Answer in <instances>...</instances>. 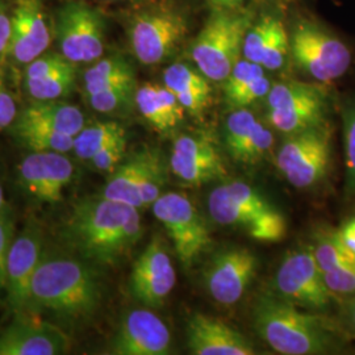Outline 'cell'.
I'll return each instance as SVG.
<instances>
[{"instance_id":"1","label":"cell","mask_w":355,"mask_h":355,"mask_svg":"<svg viewBox=\"0 0 355 355\" xmlns=\"http://www.w3.org/2000/svg\"><path fill=\"white\" fill-rule=\"evenodd\" d=\"M142 232L139 208L99 195L74 204L64 218L61 237L91 263L114 266L140 241Z\"/></svg>"},{"instance_id":"2","label":"cell","mask_w":355,"mask_h":355,"mask_svg":"<svg viewBox=\"0 0 355 355\" xmlns=\"http://www.w3.org/2000/svg\"><path fill=\"white\" fill-rule=\"evenodd\" d=\"M102 300V279L94 263L73 254L46 250L31 283L28 309L78 324L92 318Z\"/></svg>"},{"instance_id":"3","label":"cell","mask_w":355,"mask_h":355,"mask_svg":"<svg viewBox=\"0 0 355 355\" xmlns=\"http://www.w3.org/2000/svg\"><path fill=\"white\" fill-rule=\"evenodd\" d=\"M252 318L257 334L279 354H328L337 349V329L325 318L304 312L272 292L257 299Z\"/></svg>"},{"instance_id":"4","label":"cell","mask_w":355,"mask_h":355,"mask_svg":"<svg viewBox=\"0 0 355 355\" xmlns=\"http://www.w3.org/2000/svg\"><path fill=\"white\" fill-rule=\"evenodd\" d=\"M208 212L217 224L245 230L257 241H282L287 234L284 215L259 191L241 180H232L211 191Z\"/></svg>"},{"instance_id":"5","label":"cell","mask_w":355,"mask_h":355,"mask_svg":"<svg viewBox=\"0 0 355 355\" xmlns=\"http://www.w3.org/2000/svg\"><path fill=\"white\" fill-rule=\"evenodd\" d=\"M249 17L233 11H216L195 38L191 57L196 67L214 82H224L241 60Z\"/></svg>"},{"instance_id":"6","label":"cell","mask_w":355,"mask_h":355,"mask_svg":"<svg viewBox=\"0 0 355 355\" xmlns=\"http://www.w3.org/2000/svg\"><path fill=\"white\" fill-rule=\"evenodd\" d=\"M290 54L297 69L318 83L340 79L352 64V51L343 40L309 20L293 26Z\"/></svg>"},{"instance_id":"7","label":"cell","mask_w":355,"mask_h":355,"mask_svg":"<svg viewBox=\"0 0 355 355\" xmlns=\"http://www.w3.org/2000/svg\"><path fill=\"white\" fill-rule=\"evenodd\" d=\"M328 111L329 95L318 85L283 80L267 94V120L287 136L327 124Z\"/></svg>"},{"instance_id":"8","label":"cell","mask_w":355,"mask_h":355,"mask_svg":"<svg viewBox=\"0 0 355 355\" xmlns=\"http://www.w3.org/2000/svg\"><path fill=\"white\" fill-rule=\"evenodd\" d=\"M189 31L186 15L164 3L137 13L129 28L130 48L141 64H162L173 55Z\"/></svg>"},{"instance_id":"9","label":"cell","mask_w":355,"mask_h":355,"mask_svg":"<svg viewBox=\"0 0 355 355\" xmlns=\"http://www.w3.org/2000/svg\"><path fill=\"white\" fill-rule=\"evenodd\" d=\"M331 161V130L328 123L290 135L282 144L277 166L293 187L306 190L318 184Z\"/></svg>"},{"instance_id":"10","label":"cell","mask_w":355,"mask_h":355,"mask_svg":"<svg viewBox=\"0 0 355 355\" xmlns=\"http://www.w3.org/2000/svg\"><path fill=\"white\" fill-rule=\"evenodd\" d=\"M184 268H191L212 243L208 225L190 199L179 192L162 193L152 205Z\"/></svg>"},{"instance_id":"11","label":"cell","mask_w":355,"mask_h":355,"mask_svg":"<svg viewBox=\"0 0 355 355\" xmlns=\"http://www.w3.org/2000/svg\"><path fill=\"white\" fill-rule=\"evenodd\" d=\"M272 293L312 312L327 311L334 299L324 282L312 246L286 255L272 282Z\"/></svg>"},{"instance_id":"12","label":"cell","mask_w":355,"mask_h":355,"mask_svg":"<svg viewBox=\"0 0 355 355\" xmlns=\"http://www.w3.org/2000/svg\"><path fill=\"white\" fill-rule=\"evenodd\" d=\"M55 36L61 54L73 64H91L104 53V20L85 3H69L55 19Z\"/></svg>"},{"instance_id":"13","label":"cell","mask_w":355,"mask_h":355,"mask_svg":"<svg viewBox=\"0 0 355 355\" xmlns=\"http://www.w3.org/2000/svg\"><path fill=\"white\" fill-rule=\"evenodd\" d=\"M45 253L42 229L36 221H28L16 233L7 261L6 303L13 312L21 313L28 309L31 283Z\"/></svg>"},{"instance_id":"14","label":"cell","mask_w":355,"mask_h":355,"mask_svg":"<svg viewBox=\"0 0 355 355\" xmlns=\"http://www.w3.org/2000/svg\"><path fill=\"white\" fill-rule=\"evenodd\" d=\"M177 274L165 241L155 236L135 262L129 291L136 302L148 308H159L174 290Z\"/></svg>"},{"instance_id":"15","label":"cell","mask_w":355,"mask_h":355,"mask_svg":"<svg viewBox=\"0 0 355 355\" xmlns=\"http://www.w3.org/2000/svg\"><path fill=\"white\" fill-rule=\"evenodd\" d=\"M258 258L243 248L215 254L204 271V284L211 297L223 305L240 302L255 278Z\"/></svg>"},{"instance_id":"16","label":"cell","mask_w":355,"mask_h":355,"mask_svg":"<svg viewBox=\"0 0 355 355\" xmlns=\"http://www.w3.org/2000/svg\"><path fill=\"white\" fill-rule=\"evenodd\" d=\"M74 173V165L64 153H29L17 167L19 183L26 195L48 204L62 200Z\"/></svg>"},{"instance_id":"17","label":"cell","mask_w":355,"mask_h":355,"mask_svg":"<svg viewBox=\"0 0 355 355\" xmlns=\"http://www.w3.org/2000/svg\"><path fill=\"white\" fill-rule=\"evenodd\" d=\"M170 167L175 177L190 187L224 179L228 170L215 141L200 135H180L174 141Z\"/></svg>"},{"instance_id":"18","label":"cell","mask_w":355,"mask_h":355,"mask_svg":"<svg viewBox=\"0 0 355 355\" xmlns=\"http://www.w3.org/2000/svg\"><path fill=\"white\" fill-rule=\"evenodd\" d=\"M171 333L150 309H133L121 318L111 343L116 355H166L171 352Z\"/></svg>"},{"instance_id":"19","label":"cell","mask_w":355,"mask_h":355,"mask_svg":"<svg viewBox=\"0 0 355 355\" xmlns=\"http://www.w3.org/2000/svg\"><path fill=\"white\" fill-rule=\"evenodd\" d=\"M67 350V336L46 321L17 318L0 331V355H58Z\"/></svg>"},{"instance_id":"20","label":"cell","mask_w":355,"mask_h":355,"mask_svg":"<svg viewBox=\"0 0 355 355\" xmlns=\"http://www.w3.org/2000/svg\"><path fill=\"white\" fill-rule=\"evenodd\" d=\"M51 31L42 0H16L8 57L16 64H29L48 51Z\"/></svg>"},{"instance_id":"21","label":"cell","mask_w":355,"mask_h":355,"mask_svg":"<svg viewBox=\"0 0 355 355\" xmlns=\"http://www.w3.org/2000/svg\"><path fill=\"white\" fill-rule=\"evenodd\" d=\"M186 336L192 354H257L253 343L246 336L233 329L221 320L203 313H195L189 318Z\"/></svg>"},{"instance_id":"22","label":"cell","mask_w":355,"mask_h":355,"mask_svg":"<svg viewBox=\"0 0 355 355\" xmlns=\"http://www.w3.org/2000/svg\"><path fill=\"white\" fill-rule=\"evenodd\" d=\"M224 142L229 155L239 164L253 166L262 161L274 145V136L246 108L233 110L225 121Z\"/></svg>"},{"instance_id":"23","label":"cell","mask_w":355,"mask_h":355,"mask_svg":"<svg viewBox=\"0 0 355 355\" xmlns=\"http://www.w3.org/2000/svg\"><path fill=\"white\" fill-rule=\"evenodd\" d=\"M164 85L170 89L187 114L203 116L212 103L209 79L196 67L177 62L164 71Z\"/></svg>"},{"instance_id":"24","label":"cell","mask_w":355,"mask_h":355,"mask_svg":"<svg viewBox=\"0 0 355 355\" xmlns=\"http://www.w3.org/2000/svg\"><path fill=\"white\" fill-rule=\"evenodd\" d=\"M135 103L142 117L159 133H170L184 120V108L165 85L141 86L136 89Z\"/></svg>"},{"instance_id":"25","label":"cell","mask_w":355,"mask_h":355,"mask_svg":"<svg viewBox=\"0 0 355 355\" xmlns=\"http://www.w3.org/2000/svg\"><path fill=\"white\" fill-rule=\"evenodd\" d=\"M13 124L40 125L76 137L86 125V120L83 112L73 104L60 101H35L17 114Z\"/></svg>"},{"instance_id":"26","label":"cell","mask_w":355,"mask_h":355,"mask_svg":"<svg viewBox=\"0 0 355 355\" xmlns=\"http://www.w3.org/2000/svg\"><path fill=\"white\" fill-rule=\"evenodd\" d=\"M141 173L142 150L135 153L114 168L110 174L101 195L110 200L142 209L140 193Z\"/></svg>"},{"instance_id":"27","label":"cell","mask_w":355,"mask_h":355,"mask_svg":"<svg viewBox=\"0 0 355 355\" xmlns=\"http://www.w3.org/2000/svg\"><path fill=\"white\" fill-rule=\"evenodd\" d=\"M132 80H136L135 71L124 57H105L86 70L83 76L85 94H91L117 83Z\"/></svg>"},{"instance_id":"28","label":"cell","mask_w":355,"mask_h":355,"mask_svg":"<svg viewBox=\"0 0 355 355\" xmlns=\"http://www.w3.org/2000/svg\"><path fill=\"white\" fill-rule=\"evenodd\" d=\"M76 79V64H69L44 76L26 79V92L33 101L38 102L60 101L73 91Z\"/></svg>"},{"instance_id":"29","label":"cell","mask_w":355,"mask_h":355,"mask_svg":"<svg viewBox=\"0 0 355 355\" xmlns=\"http://www.w3.org/2000/svg\"><path fill=\"white\" fill-rule=\"evenodd\" d=\"M127 136L125 128L117 121H98L85 128L74 137L73 152L82 161H87L114 140Z\"/></svg>"},{"instance_id":"30","label":"cell","mask_w":355,"mask_h":355,"mask_svg":"<svg viewBox=\"0 0 355 355\" xmlns=\"http://www.w3.org/2000/svg\"><path fill=\"white\" fill-rule=\"evenodd\" d=\"M312 250L321 274L343 267L355 266V255L343 245L337 229L318 230Z\"/></svg>"},{"instance_id":"31","label":"cell","mask_w":355,"mask_h":355,"mask_svg":"<svg viewBox=\"0 0 355 355\" xmlns=\"http://www.w3.org/2000/svg\"><path fill=\"white\" fill-rule=\"evenodd\" d=\"M13 133L26 149L32 152L69 153L73 150L74 137L40 125L13 124Z\"/></svg>"},{"instance_id":"32","label":"cell","mask_w":355,"mask_h":355,"mask_svg":"<svg viewBox=\"0 0 355 355\" xmlns=\"http://www.w3.org/2000/svg\"><path fill=\"white\" fill-rule=\"evenodd\" d=\"M166 166L161 154L155 149H142V173L140 193L142 208L152 207L164 193L166 184Z\"/></svg>"},{"instance_id":"33","label":"cell","mask_w":355,"mask_h":355,"mask_svg":"<svg viewBox=\"0 0 355 355\" xmlns=\"http://www.w3.org/2000/svg\"><path fill=\"white\" fill-rule=\"evenodd\" d=\"M135 95L136 80H132L86 94V98L94 111L99 114H114L127 108L135 101Z\"/></svg>"},{"instance_id":"34","label":"cell","mask_w":355,"mask_h":355,"mask_svg":"<svg viewBox=\"0 0 355 355\" xmlns=\"http://www.w3.org/2000/svg\"><path fill=\"white\" fill-rule=\"evenodd\" d=\"M278 20L279 19L274 16H265L257 24L249 26L242 46V55L245 60L261 64L263 54L266 51L267 44Z\"/></svg>"},{"instance_id":"35","label":"cell","mask_w":355,"mask_h":355,"mask_svg":"<svg viewBox=\"0 0 355 355\" xmlns=\"http://www.w3.org/2000/svg\"><path fill=\"white\" fill-rule=\"evenodd\" d=\"M262 76H265V69L261 64H254L245 58L240 60L230 71L228 78L223 82L224 95L229 107Z\"/></svg>"},{"instance_id":"36","label":"cell","mask_w":355,"mask_h":355,"mask_svg":"<svg viewBox=\"0 0 355 355\" xmlns=\"http://www.w3.org/2000/svg\"><path fill=\"white\" fill-rule=\"evenodd\" d=\"M343 129L346 166L345 192L352 198L355 196V101L343 105Z\"/></svg>"},{"instance_id":"37","label":"cell","mask_w":355,"mask_h":355,"mask_svg":"<svg viewBox=\"0 0 355 355\" xmlns=\"http://www.w3.org/2000/svg\"><path fill=\"white\" fill-rule=\"evenodd\" d=\"M290 54V35L287 33L283 23L278 20L274 28L270 41L267 44L266 51L263 54L261 66L266 70H279L286 62L287 55Z\"/></svg>"},{"instance_id":"38","label":"cell","mask_w":355,"mask_h":355,"mask_svg":"<svg viewBox=\"0 0 355 355\" xmlns=\"http://www.w3.org/2000/svg\"><path fill=\"white\" fill-rule=\"evenodd\" d=\"M16 236V225L11 208L0 215V303L6 302L7 261Z\"/></svg>"},{"instance_id":"39","label":"cell","mask_w":355,"mask_h":355,"mask_svg":"<svg viewBox=\"0 0 355 355\" xmlns=\"http://www.w3.org/2000/svg\"><path fill=\"white\" fill-rule=\"evenodd\" d=\"M127 136L114 140L105 148H103L101 152L96 153L89 159V164L95 170L101 173L111 174L114 168L124 161L125 152H127Z\"/></svg>"},{"instance_id":"40","label":"cell","mask_w":355,"mask_h":355,"mask_svg":"<svg viewBox=\"0 0 355 355\" xmlns=\"http://www.w3.org/2000/svg\"><path fill=\"white\" fill-rule=\"evenodd\" d=\"M271 86L272 85L270 83L266 76L258 78L249 89H246L234 102L230 104V108H233V110L246 108L250 104H254L263 98H267V94L271 89Z\"/></svg>"},{"instance_id":"41","label":"cell","mask_w":355,"mask_h":355,"mask_svg":"<svg viewBox=\"0 0 355 355\" xmlns=\"http://www.w3.org/2000/svg\"><path fill=\"white\" fill-rule=\"evenodd\" d=\"M17 117L16 103L7 89L4 76L0 70V132L11 127Z\"/></svg>"},{"instance_id":"42","label":"cell","mask_w":355,"mask_h":355,"mask_svg":"<svg viewBox=\"0 0 355 355\" xmlns=\"http://www.w3.org/2000/svg\"><path fill=\"white\" fill-rule=\"evenodd\" d=\"M12 36V15L7 11L3 0H0V58L8 57Z\"/></svg>"},{"instance_id":"43","label":"cell","mask_w":355,"mask_h":355,"mask_svg":"<svg viewBox=\"0 0 355 355\" xmlns=\"http://www.w3.org/2000/svg\"><path fill=\"white\" fill-rule=\"evenodd\" d=\"M338 230L340 239L343 240V245L350 250V253L355 255V217L349 218L347 221H345L343 227Z\"/></svg>"},{"instance_id":"44","label":"cell","mask_w":355,"mask_h":355,"mask_svg":"<svg viewBox=\"0 0 355 355\" xmlns=\"http://www.w3.org/2000/svg\"><path fill=\"white\" fill-rule=\"evenodd\" d=\"M343 316L346 329L355 336V295L343 300Z\"/></svg>"},{"instance_id":"45","label":"cell","mask_w":355,"mask_h":355,"mask_svg":"<svg viewBox=\"0 0 355 355\" xmlns=\"http://www.w3.org/2000/svg\"><path fill=\"white\" fill-rule=\"evenodd\" d=\"M215 11H233L240 7L243 0H208Z\"/></svg>"},{"instance_id":"46","label":"cell","mask_w":355,"mask_h":355,"mask_svg":"<svg viewBox=\"0 0 355 355\" xmlns=\"http://www.w3.org/2000/svg\"><path fill=\"white\" fill-rule=\"evenodd\" d=\"M7 209H10V205H8V202L6 199L4 189H3V184H1V180H0V215L4 214Z\"/></svg>"}]
</instances>
